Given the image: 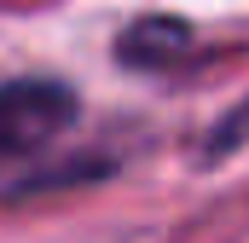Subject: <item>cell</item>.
I'll use <instances>...</instances> for the list:
<instances>
[{
	"label": "cell",
	"instance_id": "6da1fadb",
	"mask_svg": "<svg viewBox=\"0 0 249 243\" xmlns=\"http://www.w3.org/2000/svg\"><path fill=\"white\" fill-rule=\"evenodd\" d=\"M75 116V93L58 81H12L0 87V162H23L53 145Z\"/></svg>",
	"mask_w": 249,
	"mask_h": 243
},
{
	"label": "cell",
	"instance_id": "7a4b0ae2",
	"mask_svg": "<svg viewBox=\"0 0 249 243\" xmlns=\"http://www.w3.org/2000/svg\"><path fill=\"white\" fill-rule=\"evenodd\" d=\"M186 41H191L186 23H139V29L122 41V58L127 64H162V58H174Z\"/></svg>",
	"mask_w": 249,
	"mask_h": 243
}]
</instances>
